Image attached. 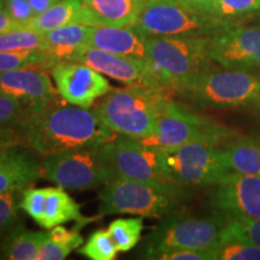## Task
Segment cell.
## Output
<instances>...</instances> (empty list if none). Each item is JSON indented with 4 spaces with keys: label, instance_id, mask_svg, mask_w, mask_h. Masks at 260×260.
<instances>
[{
    "label": "cell",
    "instance_id": "10",
    "mask_svg": "<svg viewBox=\"0 0 260 260\" xmlns=\"http://www.w3.org/2000/svg\"><path fill=\"white\" fill-rule=\"evenodd\" d=\"M225 222L220 218H200L176 214L169 217L142 245V256L154 259L160 253L184 248H213L222 241Z\"/></svg>",
    "mask_w": 260,
    "mask_h": 260
},
{
    "label": "cell",
    "instance_id": "3",
    "mask_svg": "<svg viewBox=\"0 0 260 260\" xmlns=\"http://www.w3.org/2000/svg\"><path fill=\"white\" fill-rule=\"evenodd\" d=\"M210 37H148L146 61L161 87L176 90L212 67Z\"/></svg>",
    "mask_w": 260,
    "mask_h": 260
},
{
    "label": "cell",
    "instance_id": "31",
    "mask_svg": "<svg viewBox=\"0 0 260 260\" xmlns=\"http://www.w3.org/2000/svg\"><path fill=\"white\" fill-rule=\"evenodd\" d=\"M79 253L92 260L116 259L118 249L110 236L109 230H96L89 236L88 241L79 248Z\"/></svg>",
    "mask_w": 260,
    "mask_h": 260
},
{
    "label": "cell",
    "instance_id": "39",
    "mask_svg": "<svg viewBox=\"0 0 260 260\" xmlns=\"http://www.w3.org/2000/svg\"><path fill=\"white\" fill-rule=\"evenodd\" d=\"M25 28L23 24L18 23L14 18L10 16L4 9H0V34L3 32H9L18 30V29Z\"/></svg>",
    "mask_w": 260,
    "mask_h": 260
},
{
    "label": "cell",
    "instance_id": "30",
    "mask_svg": "<svg viewBox=\"0 0 260 260\" xmlns=\"http://www.w3.org/2000/svg\"><path fill=\"white\" fill-rule=\"evenodd\" d=\"M260 12V0H214L210 15L225 21L235 19Z\"/></svg>",
    "mask_w": 260,
    "mask_h": 260
},
{
    "label": "cell",
    "instance_id": "18",
    "mask_svg": "<svg viewBox=\"0 0 260 260\" xmlns=\"http://www.w3.org/2000/svg\"><path fill=\"white\" fill-rule=\"evenodd\" d=\"M147 38L135 27L90 25L88 45L99 50L146 60Z\"/></svg>",
    "mask_w": 260,
    "mask_h": 260
},
{
    "label": "cell",
    "instance_id": "20",
    "mask_svg": "<svg viewBox=\"0 0 260 260\" xmlns=\"http://www.w3.org/2000/svg\"><path fill=\"white\" fill-rule=\"evenodd\" d=\"M95 25L134 27L147 0H81Z\"/></svg>",
    "mask_w": 260,
    "mask_h": 260
},
{
    "label": "cell",
    "instance_id": "2",
    "mask_svg": "<svg viewBox=\"0 0 260 260\" xmlns=\"http://www.w3.org/2000/svg\"><path fill=\"white\" fill-rule=\"evenodd\" d=\"M170 96L168 89L151 86L112 88L94 107V112L116 134L144 139L153 134Z\"/></svg>",
    "mask_w": 260,
    "mask_h": 260
},
{
    "label": "cell",
    "instance_id": "21",
    "mask_svg": "<svg viewBox=\"0 0 260 260\" xmlns=\"http://www.w3.org/2000/svg\"><path fill=\"white\" fill-rule=\"evenodd\" d=\"M90 25L74 23L45 32V48L54 63L70 61L81 48L88 45Z\"/></svg>",
    "mask_w": 260,
    "mask_h": 260
},
{
    "label": "cell",
    "instance_id": "9",
    "mask_svg": "<svg viewBox=\"0 0 260 260\" xmlns=\"http://www.w3.org/2000/svg\"><path fill=\"white\" fill-rule=\"evenodd\" d=\"M104 158L115 178L135 180L183 191L165 174L160 151L140 142L138 139L117 134L102 146Z\"/></svg>",
    "mask_w": 260,
    "mask_h": 260
},
{
    "label": "cell",
    "instance_id": "23",
    "mask_svg": "<svg viewBox=\"0 0 260 260\" xmlns=\"http://www.w3.org/2000/svg\"><path fill=\"white\" fill-rule=\"evenodd\" d=\"M48 233L32 232L19 222L0 243V259L37 260Z\"/></svg>",
    "mask_w": 260,
    "mask_h": 260
},
{
    "label": "cell",
    "instance_id": "4",
    "mask_svg": "<svg viewBox=\"0 0 260 260\" xmlns=\"http://www.w3.org/2000/svg\"><path fill=\"white\" fill-rule=\"evenodd\" d=\"M176 92L204 107L254 106L260 96V77L245 70L207 68Z\"/></svg>",
    "mask_w": 260,
    "mask_h": 260
},
{
    "label": "cell",
    "instance_id": "17",
    "mask_svg": "<svg viewBox=\"0 0 260 260\" xmlns=\"http://www.w3.org/2000/svg\"><path fill=\"white\" fill-rule=\"evenodd\" d=\"M37 154L21 144L0 145V194L19 191L44 177Z\"/></svg>",
    "mask_w": 260,
    "mask_h": 260
},
{
    "label": "cell",
    "instance_id": "22",
    "mask_svg": "<svg viewBox=\"0 0 260 260\" xmlns=\"http://www.w3.org/2000/svg\"><path fill=\"white\" fill-rule=\"evenodd\" d=\"M71 220L76 222V226L81 229L93 219L87 218L81 214V205L77 204L65 191L64 188L59 186L48 187L44 219L40 226L50 230L52 228L63 225Z\"/></svg>",
    "mask_w": 260,
    "mask_h": 260
},
{
    "label": "cell",
    "instance_id": "24",
    "mask_svg": "<svg viewBox=\"0 0 260 260\" xmlns=\"http://www.w3.org/2000/svg\"><path fill=\"white\" fill-rule=\"evenodd\" d=\"M223 152L230 172L260 176V140L233 138L224 146Z\"/></svg>",
    "mask_w": 260,
    "mask_h": 260
},
{
    "label": "cell",
    "instance_id": "13",
    "mask_svg": "<svg viewBox=\"0 0 260 260\" xmlns=\"http://www.w3.org/2000/svg\"><path fill=\"white\" fill-rule=\"evenodd\" d=\"M51 74L61 99L83 109H89L113 88L103 74L82 63L61 61L52 68Z\"/></svg>",
    "mask_w": 260,
    "mask_h": 260
},
{
    "label": "cell",
    "instance_id": "1",
    "mask_svg": "<svg viewBox=\"0 0 260 260\" xmlns=\"http://www.w3.org/2000/svg\"><path fill=\"white\" fill-rule=\"evenodd\" d=\"M116 135L94 111L57 102L25 117L19 125L17 141L45 157L57 152L100 147Z\"/></svg>",
    "mask_w": 260,
    "mask_h": 260
},
{
    "label": "cell",
    "instance_id": "32",
    "mask_svg": "<svg viewBox=\"0 0 260 260\" xmlns=\"http://www.w3.org/2000/svg\"><path fill=\"white\" fill-rule=\"evenodd\" d=\"M216 260H260V247L236 240H223L216 247Z\"/></svg>",
    "mask_w": 260,
    "mask_h": 260
},
{
    "label": "cell",
    "instance_id": "6",
    "mask_svg": "<svg viewBox=\"0 0 260 260\" xmlns=\"http://www.w3.org/2000/svg\"><path fill=\"white\" fill-rule=\"evenodd\" d=\"M230 23L193 11L178 0H147L135 27L146 37H212Z\"/></svg>",
    "mask_w": 260,
    "mask_h": 260
},
{
    "label": "cell",
    "instance_id": "12",
    "mask_svg": "<svg viewBox=\"0 0 260 260\" xmlns=\"http://www.w3.org/2000/svg\"><path fill=\"white\" fill-rule=\"evenodd\" d=\"M209 53L224 69L248 71L260 67V27L236 22L210 37Z\"/></svg>",
    "mask_w": 260,
    "mask_h": 260
},
{
    "label": "cell",
    "instance_id": "42",
    "mask_svg": "<svg viewBox=\"0 0 260 260\" xmlns=\"http://www.w3.org/2000/svg\"><path fill=\"white\" fill-rule=\"evenodd\" d=\"M253 107H255V109H256V110H258V111H259V113H260V96L258 98V100H256L255 105H254V106H253Z\"/></svg>",
    "mask_w": 260,
    "mask_h": 260
},
{
    "label": "cell",
    "instance_id": "11",
    "mask_svg": "<svg viewBox=\"0 0 260 260\" xmlns=\"http://www.w3.org/2000/svg\"><path fill=\"white\" fill-rule=\"evenodd\" d=\"M42 170L47 181L71 190L92 189L113 180L102 146L45 155Z\"/></svg>",
    "mask_w": 260,
    "mask_h": 260
},
{
    "label": "cell",
    "instance_id": "5",
    "mask_svg": "<svg viewBox=\"0 0 260 260\" xmlns=\"http://www.w3.org/2000/svg\"><path fill=\"white\" fill-rule=\"evenodd\" d=\"M183 191L146 183L135 180L115 178L104 184L100 193L99 217L107 214L160 218L176 209L178 198Z\"/></svg>",
    "mask_w": 260,
    "mask_h": 260
},
{
    "label": "cell",
    "instance_id": "26",
    "mask_svg": "<svg viewBox=\"0 0 260 260\" xmlns=\"http://www.w3.org/2000/svg\"><path fill=\"white\" fill-rule=\"evenodd\" d=\"M56 65L42 50L0 51V73L17 69L51 70Z\"/></svg>",
    "mask_w": 260,
    "mask_h": 260
},
{
    "label": "cell",
    "instance_id": "33",
    "mask_svg": "<svg viewBox=\"0 0 260 260\" xmlns=\"http://www.w3.org/2000/svg\"><path fill=\"white\" fill-rule=\"evenodd\" d=\"M47 198V188H34L25 187L22 189V199L19 201V207L31 217V219L41 225L42 219H44L45 205H46Z\"/></svg>",
    "mask_w": 260,
    "mask_h": 260
},
{
    "label": "cell",
    "instance_id": "37",
    "mask_svg": "<svg viewBox=\"0 0 260 260\" xmlns=\"http://www.w3.org/2000/svg\"><path fill=\"white\" fill-rule=\"evenodd\" d=\"M4 10L15 21L23 24L24 27L37 16L29 0H5Z\"/></svg>",
    "mask_w": 260,
    "mask_h": 260
},
{
    "label": "cell",
    "instance_id": "14",
    "mask_svg": "<svg viewBox=\"0 0 260 260\" xmlns=\"http://www.w3.org/2000/svg\"><path fill=\"white\" fill-rule=\"evenodd\" d=\"M211 194L214 210L229 218L260 217V176L229 172Z\"/></svg>",
    "mask_w": 260,
    "mask_h": 260
},
{
    "label": "cell",
    "instance_id": "28",
    "mask_svg": "<svg viewBox=\"0 0 260 260\" xmlns=\"http://www.w3.org/2000/svg\"><path fill=\"white\" fill-rule=\"evenodd\" d=\"M223 240H236L260 247V217L258 218H229L222 232Z\"/></svg>",
    "mask_w": 260,
    "mask_h": 260
},
{
    "label": "cell",
    "instance_id": "8",
    "mask_svg": "<svg viewBox=\"0 0 260 260\" xmlns=\"http://www.w3.org/2000/svg\"><path fill=\"white\" fill-rule=\"evenodd\" d=\"M160 158L165 174L181 187L213 186L230 172L218 145L190 142L162 149Z\"/></svg>",
    "mask_w": 260,
    "mask_h": 260
},
{
    "label": "cell",
    "instance_id": "36",
    "mask_svg": "<svg viewBox=\"0 0 260 260\" xmlns=\"http://www.w3.org/2000/svg\"><path fill=\"white\" fill-rule=\"evenodd\" d=\"M48 237L69 248L70 251L79 249L83 245V236L80 234V229L77 226L74 229H68L65 226L57 225L50 229Z\"/></svg>",
    "mask_w": 260,
    "mask_h": 260
},
{
    "label": "cell",
    "instance_id": "25",
    "mask_svg": "<svg viewBox=\"0 0 260 260\" xmlns=\"http://www.w3.org/2000/svg\"><path fill=\"white\" fill-rule=\"evenodd\" d=\"M27 116V110L17 99L0 94V145L18 144L19 125Z\"/></svg>",
    "mask_w": 260,
    "mask_h": 260
},
{
    "label": "cell",
    "instance_id": "29",
    "mask_svg": "<svg viewBox=\"0 0 260 260\" xmlns=\"http://www.w3.org/2000/svg\"><path fill=\"white\" fill-rule=\"evenodd\" d=\"M45 48L42 32L23 28L0 34V51H29Z\"/></svg>",
    "mask_w": 260,
    "mask_h": 260
},
{
    "label": "cell",
    "instance_id": "16",
    "mask_svg": "<svg viewBox=\"0 0 260 260\" xmlns=\"http://www.w3.org/2000/svg\"><path fill=\"white\" fill-rule=\"evenodd\" d=\"M0 94L17 99L28 116L59 102V93L45 70L17 69L0 73Z\"/></svg>",
    "mask_w": 260,
    "mask_h": 260
},
{
    "label": "cell",
    "instance_id": "38",
    "mask_svg": "<svg viewBox=\"0 0 260 260\" xmlns=\"http://www.w3.org/2000/svg\"><path fill=\"white\" fill-rule=\"evenodd\" d=\"M73 251L47 237L41 245L37 260H63Z\"/></svg>",
    "mask_w": 260,
    "mask_h": 260
},
{
    "label": "cell",
    "instance_id": "43",
    "mask_svg": "<svg viewBox=\"0 0 260 260\" xmlns=\"http://www.w3.org/2000/svg\"><path fill=\"white\" fill-rule=\"evenodd\" d=\"M4 3L5 0H0V9H4Z\"/></svg>",
    "mask_w": 260,
    "mask_h": 260
},
{
    "label": "cell",
    "instance_id": "15",
    "mask_svg": "<svg viewBox=\"0 0 260 260\" xmlns=\"http://www.w3.org/2000/svg\"><path fill=\"white\" fill-rule=\"evenodd\" d=\"M70 61L88 65L100 74L119 81L125 86H151L164 88L147 61L144 59L118 56L87 45L81 48Z\"/></svg>",
    "mask_w": 260,
    "mask_h": 260
},
{
    "label": "cell",
    "instance_id": "35",
    "mask_svg": "<svg viewBox=\"0 0 260 260\" xmlns=\"http://www.w3.org/2000/svg\"><path fill=\"white\" fill-rule=\"evenodd\" d=\"M158 260H216V247L213 248H184L160 253Z\"/></svg>",
    "mask_w": 260,
    "mask_h": 260
},
{
    "label": "cell",
    "instance_id": "19",
    "mask_svg": "<svg viewBox=\"0 0 260 260\" xmlns=\"http://www.w3.org/2000/svg\"><path fill=\"white\" fill-rule=\"evenodd\" d=\"M74 23L95 25V21L81 0H60L45 12L30 19L25 24V28L45 34Z\"/></svg>",
    "mask_w": 260,
    "mask_h": 260
},
{
    "label": "cell",
    "instance_id": "7",
    "mask_svg": "<svg viewBox=\"0 0 260 260\" xmlns=\"http://www.w3.org/2000/svg\"><path fill=\"white\" fill-rule=\"evenodd\" d=\"M234 136L235 133L232 129L209 117L189 111L171 99L153 134L138 140L146 146L162 151L190 142L219 145L224 140H230Z\"/></svg>",
    "mask_w": 260,
    "mask_h": 260
},
{
    "label": "cell",
    "instance_id": "41",
    "mask_svg": "<svg viewBox=\"0 0 260 260\" xmlns=\"http://www.w3.org/2000/svg\"><path fill=\"white\" fill-rule=\"evenodd\" d=\"M60 0H29L32 10H34L35 15H40L42 12H45L48 10L51 6L57 4Z\"/></svg>",
    "mask_w": 260,
    "mask_h": 260
},
{
    "label": "cell",
    "instance_id": "27",
    "mask_svg": "<svg viewBox=\"0 0 260 260\" xmlns=\"http://www.w3.org/2000/svg\"><path fill=\"white\" fill-rule=\"evenodd\" d=\"M109 234L118 252H129L138 246L144 230L142 217L118 218L110 223Z\"/></svg>",
    "mask_w": 260,
    "mask_h": 260
},
{
    "label": "cell",
    "instance_id": "34",
    "mask_svg": "<svg viewBox=\"0 0 260 260\" xmlns=\"http://www.w3.org/2000/svg\"><path fill=\"white\" fill-rule=\"evenodd\" d=\"M17 191L0 194V243L5 236L19 223Z\"/></svg>",
    "mask_w": 260,
    "mask_h": 260
},
{
    "label": "cell",
    "instance_id": "40",
    "mask_svg": "<svg viewBox=\"0 0 260 260\" xmlns=\"http://www.w3.org/2000/svg\"><path fill=\"white\" fill-rule=\"evenodd\" d=\"M178 2L193 10V11L210 15L211 6H212L214 0H178Z\"/></svg>",
    "mask_w": 260,
    "mask_h": 260
}]
</instances>
